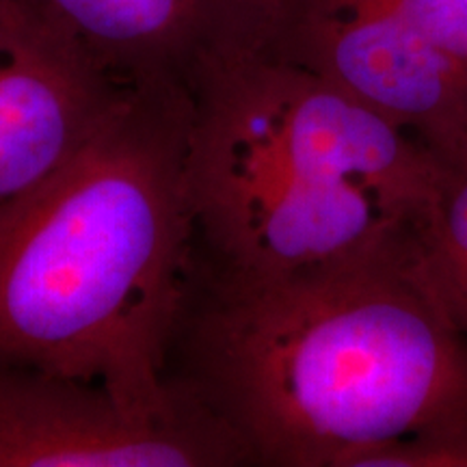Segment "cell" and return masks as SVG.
<instances>
[{
  "label": "cell",
  "instance_id": "cell-5",
  "mask_svg": "<svg viewBox=\"0 0 467 467\" xmlns=\"http://www.w3.org/2000/svg\"><path fill=\"white\" fill-rule=\"evenodd\" d=\"M271 48L405 128L441 165L467 159V67L383 0H299Z\"/></svg>",
  "mask_w": 467,
  "mask_h": 467
},
{
  "label": "cell",
  "instance_id": "cell-10",
  "mask_svg": "<svg viewBox=\"0 0 467 467\" xmlns=\"http://www.w3.org/2000/svg\"><path fill=\"white\" fill-rule=\"evenodd\" d=\"M463 5H465V9H467V0H463Z\"/></svg>",
  "mask_w": 467,
  "mask_h": 467
},
{
  "label": "cell",
  "instance_id": "cell-6",
  "mask_svg": "<svg viewBox=\"0 0 467 467\" xmlns=\"http://www.w3.org/2000/svg\"><path fill=\"white\" fill-rule=\"evenodd\" d=\"M130 89L28 0H0V221L89 141Z\"/></svg>",
  "mask_w": 467,
  "mask_h": 467
},
{
  "label": "cell",
  "instance_id": "cell-4",
  "mask_svg": "<svg viewBox=\"0 0 467 467\" xmlns=\"http://www.w3.org/2000/svg\"><path fill=\"white\" fill-rule=\"evenodd\" d=\"M227 465H249L247 451L189 385L173 407L143 409L83 379L0 366V467Z\"/></svg>",
  "mask_w": 467,
  "mask_h": 467
},
{
  "label": "cell",
  "instance_id": "cell-1",
  "mask_svg": "<svg viewBox=\"0 0 467 467\" xmlns=\"http://www.w3.org/2000/svg\"><path fill=\"white\" fill-rule=\"evenodd\" d=\"M210 285L184 383L249 465L366 467L396 443L467 431V336L416 227L358 258Z\"/></svg>",
  "mask_w": 467,
  "mask_h": 467
},
{
  "label": "cell",
  "instance_id": "cell-8",
  "mask_svg": "<svg viewBox=\"0 0 467 467\" xmlns=\"http://www.w3.org/2000/svg\"><path fill=\"white\" fill-rule=\"evenodd\" d=\"M416 238L431 282L467 336V159L443 165Z\"/></svg>",
  "mask_w": 467,
  "mask_h": 467
},
{
  "label": "cell",
  "instance_id": "cell-2",
  "mask_svg": "<svg viewBox=\"0 0 467 467\" xmlns=\"http://www.w3.org/2000/svg\"><path fill=\"white\" fill-rule=\"evenodd\" d=\"M191 107L184 87H132L0 221V366L83 379L143 409L182 400L165 361L197 238Z\"/></svg>",
  "mask_w": 467,
  "mask_h": 467
},
{
  "label": "cell",
  "instance_id": "cell-9",
  "mask_svg": "<svg viewBox=\"0 0 467 467\" xmlns=\"http://www.w3.org/2000/svg\"><path fill=\"white\" fill-rule=\"evenodd\" d=\"M275 3H277V7H279V14H282L284 9L292 7V5H295V3H299V0H275Z\"/></svg>",
  "mask_w": 467,
  "mask_h": 467
},
{
  "label": "cell",
  "instance_id": "cell-3",
  "mask_svg": "<svg viewBox=\"0 0 467 467\" xmlns=\"http://www.w3.org/2000/svg\"><path fill=\"white\" fill-rule=\"evenodd\" d=\"M191 98L192 219L219 273L358 258L416 227L440 186L420 139L271 46L217 61Z\"/></svg>",
  "mask_w": 467,
  "mask_h": 467
},
{
  "label": "cell",
  "instance_id": "cell-7",
  "mask_svg": "<svg viewBox=\"0 0 467 467\" xmlns=\"http://www.w3.org/2000/svg\"><path fill=\"white\" fill-rule=\"evenodd\" d=\"M128 87L192 91L217 61L275 39V0H28Z\"/></svg>",
  "mask_w": 467,
  "mask_h": 467
}]
</instances>
